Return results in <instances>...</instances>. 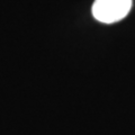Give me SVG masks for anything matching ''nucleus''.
Returning <instances> with one entry per match:
<instances>
[{
  "label": "nucleus",
  "instance_id": "nucleus-1",
  "mask_svg": "<svg viewBox=\"0 0 135 135\" xmlns=\"http://www.w3.org/2000/svg\"><path fill=\"white\" fill-rule=\"evenodd\" d=\"M133 0H95L92 16L103 24H114L124 19L132 9Z\"/></svg>",
  "mask_w": 135,
  "mask_h": 135
}]
</instances>
